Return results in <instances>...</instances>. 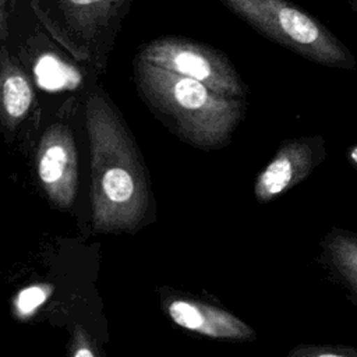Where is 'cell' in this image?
<instances>
[{"label":"cell","instance_id":"cell-8","mask_svg":"<svg viewBox=\"0 0 357 357\" xmlns=\"http://www.w3.org/2000/svg\"><path fill=\"white\" fill-rule=\"evenodd\" d=\"M167 317L180 328L211 339L252 342L257 332L233 312L197 298L170 296L163 300Z\"/></svg>","mask_w":357,"mask_h":357},{"label":"cell","instance_id":"cell-6","mask_svg":"<svg viewBox=\"0 0 357 357\" xmlns=\"http://www.w3.org/2000/svg\"><path fill=\"white\" fill-rule=\"evenodd\" d=\"M326 144L321 134L283 139L279 148L255 176L254 197L259 204H269L307 180L325 160Z\"/></svg>","mask_w":357,"mask_h":357},{"label":"cell","instance_id":"cell-14","mask_svg":"<svg viewBox=\"0 0 357 357\" xmlns=\"http://www.w3.org/2000/svg\"><path fill=\"white\" fill-rule=\"evenodd\" d=\"M10 0H0V40L8 38L10 33Z\"/></svg>","mask_w":357,"mask_h":357},{"label":"cell","instance_id":"cell-4","mask_svg":"<svg viewBox=\"0 0 357 357\" xmlns=\"http://www.w3.org/2000/svg\"><path fill=\"white\" fill-rule=\"evenodd\" d=\"M132 0H31L52 36L78 59H88L100 40L120 26Z\"/></svg>","mask_w":357,"mask_h":357},{"label":"cell","instance_id":"cell-3","mask_svg":"<svg viewBox=\"0 0 357 357\" xmlns=\"http://www.w3.org/2000/svg\"><path fill=\"white\" fill-rule=\"evenodd\" d=\"M268 40L315 64L356 71L351 50L315 15L290 0H219Z\"/></svg>","mask_w":357,"mask_h":357},{"label":"cell","instance_id":"cell-2","mask_svg":"<svg viewBox=\"0 0 357 357\" xmlns=\"http://www.w3.org/2000/svg\"><path fill=\"white\" fill-rule=\"evenodd\" d=\"M134 79L148 106L167 117L183 141L199 149L226 146L247 113L245 98L216 92L139 57L134 60Z\"/></svg>","mask_w":357,"mask_h":357},{"label":"cell","instance_id":"cell-15","mask_svg":"<svg viewBox=\"0 0 357 357\" xmlns=\"http://www.w3.org/2000/svg\"><path fill=\"white\" fill-rule=\"evenodd\" d=\"M346 159H347V162L357 170V144H353V145L346 151Z\"/></svg>","mask_w":357,"mask_h":357},{"label":"cell","instance_id":"cell-1","mask_svg":"<svg viewBox=\"0 0 357 357\" xmlns=\"http://www.w3.org/2000/svg\"><path fill=\"white\" fill-rule=\"evenodd\" d=\"M91 153L92 225L98 233L131 231L149 209L141 153L107 96L91 92L85 105Z\"/></svg>","mask_w":357,"mask_h":357},{"label":"cell","instance_id":"cell-10","mask_svg":"<svg viewBox=\"0 0 357 357\" xmlns=\"http://www.w3.org/2000/svg\"><path fill=\"white\" fill-rule=\"evenodd\" d=\"M33 100L32 84L10 56L0 49V123L8 132H14L28 114Z\"/></svg>","mask_w":357,"mask_h":357},{"label":"cell","instance_id":"cell-5","mask_svg":"<svg viewBox=\"0 0 357 357\" xmlns=\"http://www.w3.org/2000/svg\"><path fill=\"white\" fill-rule=\"evenodd\" d=\"M137 57L198 79L216 92L245 98L248 86L229 57L206 43L183 36H160L141 47Z\"/></svg>","mask_w":357,"mask_h":357},{"label":"cell","instance_id":"cell-16","mask_svg":"<svg viewBox=\"0 0 357 357\" xmlns=\"http://www.w3.org/2000/svg\"><path fill=\"white\" fill-rule=\"evenodd\" d=\"M349 8L357 15V0H349Z\"/></svg>","mask_w":357,"mask_h":357},{"label":"cell","instance_id":"cell-9","mask_svg":"<svg viewBox=\"0 0 357 357\" xmlns=\"http://www.w3.org/2000/svg\"><path fill=\"white\" fill-rule=\"evenodd\" d=\"M315 258L326 275L346 298L357 307V233L332 226L318 244Z\"/></svg>","mask_w":357,"mask_h":357},{"label":"cell","instance_id":"cell-7","mask_svg":"<svg viewBox=\"0 0 357 357\" xmlns=\"http://www.w3.org/2000/svg\"><path fill=\"white\" fill-rule=\"evenodd\" d=\"M36 174L49 201L70 208L77 195L78 160L70 128L56 123L46 128L36 149Z\"/></svg>","mask_w":357,"mask_h":357},{"label":"cell","instance_id":"cell-13","mask_svg":"<svg viewBox=\"0 0 357 357\" xmlns=\"http://www.w3.org/2000/svg\"><path fill=\"white\" fill-rule=\"evenodd\" d=\"M70 356L73 357H81V356H96V351L89 342L85 331H82L79 326L75 329L73 342L70 344Z\"/></svg>","mask_w":357,"mask_h":357},{"label":"cell","instance_id":"cell-12","mask_svg":"<svg viewBox=\"0 0 357 357\" xmlns=\"http://www.w3.org/2000/svg\"><path fill=\"white\" fill-rule=\"evenodd\" d=\"M49 289L43 286H33L29 289H25L15 303L18 312L21 314H28L32 312L39 304H42L46 297L49 296Z\"/></svg>","mask_w":357,"mask_h":357},{"label":"cell","instance_id":"cell-11","mask_svg":"<svg viewBox=\"0 0 357 357\" xmlns=\"http://www.w3.org/2000/svg\"><path fill=\"white\" fill-rule=\"evenodd\" d=\"M289 357H357V349L344 344H297Z\"/></svg>","mask_w":357,"mask_h":357}]
</instances>
